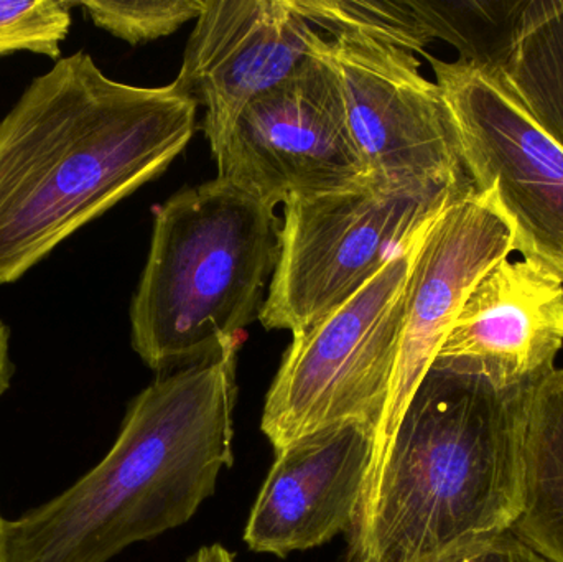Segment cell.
Listing matches in <instances>:
<instances>
[{
    "mask_svg": "<svg viewBox=\"0 0 563 562\" xmlns=\"http://www.w3.org/2000/svg\"><path fill=\"white\" fill-rule=\"evenodd\" d=\"M433 221L343 306L291 337L261 419L274 451L343 422L373 432L399 353L413 261Z\"/></svg>",
    "mask_w": 563,
    "mask_h": 562,
    "instance_id": "5",
    "label": "cell"
},
{
    "mask_svg": "<svg viewBox=\"0 0 563 562\" xmlns=\"http://www.w3.org/2000/svg\"><path fill=\"white\" fill-rule=\"evenodd\" d=\"M452 115L476 191H492L522 260L563 283V151L532 121L498 71L423 53Z\"/></svg>",
    "mask_w": 563,
    "mask_h": 562,
    "instance_id": "7",
    "label": "cell"
},
{
    "mask_svg": "<svg viewBox=\"0 0 563 562\" xmlns=\"http://www.w3.org/2000/svg\"><path fill=\"white\" fill-rule=\"evenodd\" d=\"M0 518H2V517H0Z\"/></svg>",
    "mask_w": 563,
    "mask_h": 562,
    "instance_id": "23",
    "label": "cell"
},
{
    "mask_svg": "<svg viewBox=\"0 0 563 562\" xmlns=\"http://www.w3.org/2000/svg\"><path fill=\"white\" fill-rule=\"evenodd\" d=\"M188 562H236V560L221 544H210V547L200 548Z\"/></svg>",
    "mask_w": 563,
    "mask_h": 562,
    "instance_id": "22",
    "label": "cell"
},
{
    "mask_svg": "<svg viewBox=\"0 0 563 562\" xmlns=\"http://www.w3.org/2000/svg\"><path fill=\"white\" fill-rule=\"evenodd\" d=\"M73 7H78V2H0V56L29 52L58 62L62 43L71 26Z\"/></svg>",
    "mask_w": 563,
    "mask_h": 562,
    "instance_id": "19",
    "label": "cell"
},
{
    "mask_svg": "<svg viewBox=\"0 0 563 562\" xmlns=\"http://www.w3.org/2000/svg\"><path fill=\"white\" fill-rule=\"evenodd\" d=\"M512 253L511 230L492 191L473 190L449 205L430 224L407 284L399 353L373 429L369 467L351 530L369 511L397 428L466 297L493 266Z\"/></svg>",
    "mask_w": 563,
    "mask_h": 562,
    "instance_id": "10",
    "label": "cell"
},
{
    "mask_svg": "<svg viewBox=\"0 0 563 562\" xmlns=\"http://www.w3.org/2000/svg\"><path fill=\"white\" fill-rule=\"evenodd\" d=\"M310 25L330 36H364L410 53L432 43L413 0H290Z\"/></svg>",
    "mask_w": 563,
    "mask_h": 562,
    "instance_id": "17",
    "label": "cell"
},
{
    "mask_svg": "<svg viewBox=\"0 0 563 562\" xmlns=\"http://www.w3.org/2000/svg\"><path fill=\"white\" fill-rule=\"evenodd\" d=\"M536 388L432 366L387 454L344 562H423L512 528Z\"/></svg>",
    "mask_w": 563,
    "mask_h": 562,
    "instance_id": "3",
    "label": "cell"
},
{
    "mask_svg": "<svg viewBox=\"0 0 563 562\" xmlns=\"http://www.w3.org/2000/svg\"><path fill=\"white\" fill-rule=\"evenodd\" d=\"M472 191L402 190L369 180L350 190L291 198L284 205L279 261L261 323L291 337L307 332Z\"/></svg>",
    "mask_w": 563,
    "mask_h": 562,
    "instance_id": "6",
    "label": "cell"
},
{
    "mask_svg": "<svg viewBox=\"0 0 563 562\" xmlns=\"http://www.w3.org/2000/svg\"><path fill=\"white\" fill-rule=\"evenodd\" d=\"M320 43L307 65L246 106L214 155L218 178L273 208L371 180Z\"/></svg>",
    "mask_w": 563,
    "mask_h": 562,
    "instance_id": "9",
    "label": "cell"
},
{
    "mask_svg": "<svg viewBox=\"0 0 563 562\" xmlns=\"http://www.w3.org/2000/svg\"><path fill=\"white\" fill-rule=\"evenodd\" d=\"M511 531L549 562H563V368H555L532 399L521 514Z\"/></svg>",
    "mask_w": 563,
    "mask_h": 562,
    "instance_id": "14",
    "label": "cell"
},
{
    "mask_svg": "<svg viewBox=\"0 0 563 562\" xmlns=\"http://www.w3.org/2000/svg\"><path fill=\"white\" fill-rule=\"evenodd\" d=\"M563 349V283L528 260H505L473 287L432 366L505 388H536Z\"/></svg>",
    "mask_w": 563,
    "mask_h": 562,
    "instance_id": "12",
    "label": "cell"
},
{
    "mask_svg": "<svg viewBox=\"0 0 563 562\" xmlns=\"http://www.w3.org/2000/svg\"><path fill=\"white\" fill-rule=\"evenodd\" d=\"M423 562H549L511 530L482 538Z\"/></svg>",
    "mask_w": 563,
    "mask_h": 562,
    "instance_id": "20",
    "label": "cell"
},
{
    "mask_svg": "<svg viewBox=\"0 0 563 562\" xmlns=\"http://www.w3.org/2000/svg\"><path fill=\"white\" fill-rule=\"evenodd\" d=\"M78 5L99 29L131 45H141L197 20L203 12L205 0H88Z\"/></svg>",
    "mask_w": 563,
    "mask_h": 562,
    "instance_id": "18",
    "label": "cell"
},
{
    "mask_svg": "<svg viewBox=\"0 0 563 562\" xmlns=\"http://www.w3.org/2000/svg\"><path fill=\"white\" fill-rule=\"evenodd\" d=\"M498 75L563 151V0H526Z\"/></svg>",
    "mask_w": 563,
    "mask_h": 562,
    "instance_id": "15",
    "label": "cell"
},
{
    "mask_svg": "<svg viewBox=\"0 0 563 562\" xmlns=\"http://www.w3.org/2000/svg\"><path fill=\"white\" fill-rule=\"evenodd\" d=\"M430 38L455 46L460 58L498 71L526 0H413Z\"/></svg>",
    "mask_w": 563,
    "mask_h": 562,
    "instance_id": "16",
    "label": "cell"
},
{
    "mask_svg": "<svg viewBox=\"0 0 563 562\" xmlns=\"http://www.w3.org/2000/svg\"><path fill=\"white\" fill-rule=\"evenodd\" d=\"M13 375H15V365H13L12 355H10V329L0 319V398L12 386Z\"/></svg>",
    "mask_w": 563,
    "mask_h": 562,
    "instance_id": "21",
    "label": "cell"
},
{
    "mask_svg": "<svg viewBox=\"0 0 563 562\" xmlns=\"http://www.w3.org/2000/svg\"><path fill=\"white\" fill-rule=\"evenodd\" d=\"M241 343L158 376L129 403L99 464L22 517L0 518V562H109L190 521L233 465Z\"/></svg>",
    "mask_w": 563,
    "mask_h": 562,
    "instance_id": "2",
    "label": "cell"
},
{
    "mask_svg": "<svg viewBox=\"0 0 563 562\" xmlns=\"http://www.w3.org/2000/svg\"><path fill=\"white\" fill-rule=\"evenodd\" d=\"M321 38L290 0H205L174 85L203 108L213 157L246 106L307 65Z\"/></svg>",
    "mask_w": 563,
    "mask_h": 562,
    "instance_id": "11",
    "label": "cell"
},
{
    "mask_svg": "<svg viewBox=\"0 0 563 562\" xmlns=\"http://www.w3.org/2000/svg\"><path fill=\"white\" fill-rule=\"evenodd\" d=\"M197 112L174 82L115 81L86 52L33 78L0 121V284L164 174Z\"/></svg>",
    "mask_w": 563,
    "mask_h": 562,
    "instance_id": "1",
    "label": "cell"
},
{
    "mask_svg": "<svg viewBox=\"0 0 563 562\" xmlns=\"http://www.w3.org/2000/svg\"><path fill=\"white\" fill-rule=\"evenodd\" d=\"M320 53L333 69L371 181L402 190H475L442 91L420 73L413 53L364 36H323Z\"/></svg>",
    "mask_w": 563,
    "mask_h": 562,
    "instance_id": "8",
    "label": "cell"
},
{
    "mask_svg": "<svg viewBox=\"0 0 563 562\" xmlns=\"http://www.w3.org/2000/svg\"><path fill=\"white\" fill-rule=\"evenodd\" d=\"M371 449L367 426L343 422L277 451L244 528L247 548L287 558L350 533Z\"/></svg>",
    "mask_w": 563,
    "mask_h": 562,
    "instance_id": "13",
    "label": "cell"
},
{
    "mask_svg": "<svg viewBox=\"0 0 563 562\" xmlns=\"http://www.w3.org/2000/svg\"><path fill=\"white\" fill-rule=\"evenodd\" d=\"M276 208L214 178L157 207L131 302V343L165 375L210 359L260 319L280 254Z\"/></svg>",
    "mask_w": 563,
    "mask_h": 562,
    "instance_id": "4",
    "label": "cell"
}]
</instances>
